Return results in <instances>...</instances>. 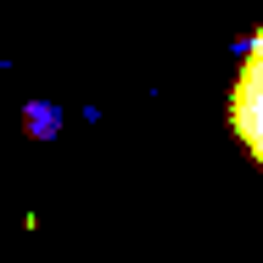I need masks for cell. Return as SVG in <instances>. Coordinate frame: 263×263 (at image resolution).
Listing matches in <instances>:
<instances>
[{
  "instance_id": "6da1fadb",
  "label": "cell",
  "mask_w": 263,
  "mask_h": 263,
  "mask_svg": "<svg viewBox=\"0 0 263 263\" xmlns=\"http://www.w3.org/2000/svg\"><path fill=\"white\" fill-rule=\"evenodd\" d=\"M230 118H235V135L247 140V152L263 162V28L252 40V51L241 62V79H235V96H230Z\"/></svg>"
}]
</instances>
